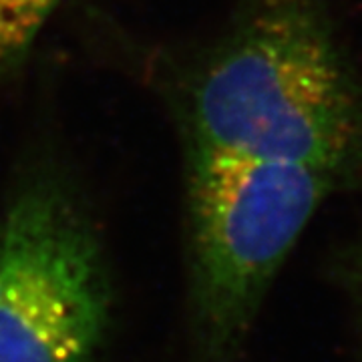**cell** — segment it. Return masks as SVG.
Masks as SVG:
<instances>
[{"instance_id": "cell-1", "label": "cell", "mask_w": 362, "mask_h": 362, "mask_svg": "<svg viewBox=\"0 0 362 362\" xmlns=\"http://www.w3.org/2000/svg\"><path fill=\"white\" fill-rule=\"evenodd\" d=\"M183 157L226 156L362 175V83L324 0H238L204 45L153 69Z\"/></svg>"}, {"instance_id": "cell-2", "label": "cell", "mask_w": 362, "mask_h": 362, "mask_svg": "<svg viewBox=\"0 0 362 362\" xmlns=\"http://www.w3.org/2000/svg\"><path fill=\"white\" fill-rule=\"evenodd\" d=\"M113 280L89 197L54 137L25 149L0 207V362H95Z\"/></svg>"}, {"instance_id": "cell-3", "label": "cell", "mask_w": 362, "mask_h": 362, "mask_svg": "<svg viewBox=\"0 0 362 362\" xmlns=\"http://www.w3.org/2000/svg\"><path fill=\"white\" fill-rule=\"evenodd\" d=\"M342 185L300 163L183 157L189 361H238L276 274Z\"/></svg>"}, {"instance_id": "cell-4", "label": "cell", "mask_w": 362, "mask_h": 362, "mask_svg": "<svg viewBox=\"0 0 362 362\" xmlns=\"http://www.w3.org/2000/svg\"><path fill=\"white\" fill-rule=\"evenodd\" d=\"M65 0H0V85L23 69L40 30Z\"/></svg>"}, {"instance_id": "cell-5", "label": "cell", "mask_w": 362, "mask_h": 362, "mask_svg": "<svg viewBox=\"0 0 362 362\" xmlns=\"http://www.w3.org/2000/svg\"><path fill=\"white\" fill-rule=\"evenodd\" d=\"M344 272H346L350 284L354 286L356 294L362 298V247L350 254L344 264Z\"/></svg>"}]
</instances>
